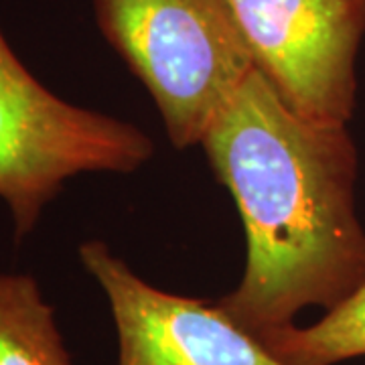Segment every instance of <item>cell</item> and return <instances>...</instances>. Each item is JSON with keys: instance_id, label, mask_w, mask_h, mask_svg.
<instances>
[{"instance_id": "obj_1", "label": "cell", "mask_w": 365, "mask_h": 365, "mask_svg": "<svg viewBox=\"0 0 365 365\" xmlns=\"http://www.w3.org/2000/svg\"><path fill=\"white\" fill-rule=\"evenodd\" d=\"M201 146L246 230L244 276L217 300L235 325L264 341L364 284L359 157L347 124L302 118L254 69Z\"/></svg>"}, {"instance_id": "obj_2", "label": "cell", "mask_w": 365, "mask_h": 365, "mask_svg": "<svg viewBox=\"0 0 365 365\" xmlns=\"http://www.w3.org/2000/svg\"><path fill=\"white\" fill-rule=\"evenodd\" d=\"M93 13L153 96L175 148L203 143L256 69L227 0H93Z\"/></svg>"}, {"instance_id": "obj_3", "label": "cell", "mask_w": 365, "mask_h": 365, "mask_svg": "<svg viewBox=\"0 0 365 365\" xmlns=\"http://www.w3.org/2000/svg\"><path fill=\"white\" fill-rule=\"evenodd\" d=\"M155 144L138 126L69 104L35 78L0 26V201L14 244L83 173L128 175L148 163Z\"/></svg>"}, {"instance_id": "obj_4", "label": "cell", "mask_w": 365, "mask_h": 365, "mask_svg": "<svg viewBox=\"0 0 365 365\" xmlns=\"http://www.w3.org/2000/svg\"><path fill=\"white\" fill-rule=\"evenodd\" d=\"M256 69L297 114L347 124L365 0H227Z\"/></svg>"}, {"instance_id": "obj_5", "label": "cell", "mask_w": 365, "mask_h": 365, "mask_svg": "<svg viewBox=\"0 0 365 365\" xmlns=\"http://www.w3.org/2000/svg\"><path fill=\"white\" fill-rule=\"evenodd\" d=\"M78 256L110 304L118 365H287L217 302L158 290L102 240L83 242Z\"/></svg>"}, {"instance_id": "obj_6", "label": "cell", "mask_w": 365, "mask_h": 365, "mask_svg": "<svg viewBox=\"0 0 365 365\" xmlns=\"http://www.w3.org/2000/svg\"><path fill=\"white\" fill-rule=\"evenodd\" d=\"M0 365H73L55 309L31 274L0 270Z\"/></svg>"}, {"instance_id": "obj_7", "label": "cell", "mask_w": 365, "mask_h": 365, "mask_svg": "<svg viewBox=\"0 0 365 365\" xmlns=\"http://www.w3.org/2000/svg\"><path fill=\"white\" fill-rule=\"evenodd\" d=\"M287 365H337L365 355V280L311 327H288L262 341Z\"/></svg>"}]
</instances>
